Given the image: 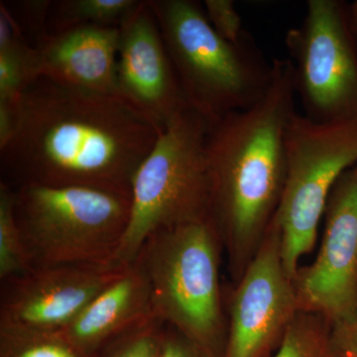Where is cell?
Returning <instances> with one entry per match:
<instances>
[{
	"instance_id": "obj_1",
	"label": "cell",
	"mask_w": 357,
	"mask_h": 357,
	"mask_svg": "<svg viewBox=\"0 0 357 357\" xmlns=\"http://www.w3.org/2000/svg\"><path fill=\"white\" fill-rule=\"evenodd\" d=\"M15 128L0 148L1 181L89 187L130 196L136 171L163 132L121 96L40 76L15 103Z\"/></svg>"
},
{
	"instance_id": "obj_2",
	"label": "cell",
	"mask_w": 357,
	"mask_h": 357,
	"mask_svg": "<svg viewBox=\"0 0 357 357\" xmlns=\"http://www.w3.org/2000/svg\"><path fill=\"white\" fill-rule=\"evenodd\" d=\"M267 93L248 109L210 121L211 218L222 239L231 285L255 257L280 204L296 112L293 64L272 60Z\"/></svg>"
},
{
	"instance_id": "obj_3",
	"label": "cell",
	"mask_w": 357,
	"mask_h": 357,
	"mask_svg": "<svg viewBox=\"0 0 357 357\" xmlns=\"http://www.w3.org/2000/svg\"><path fill=\"white\" fill-rule=\"evenodd\" d=\"M223 256L222 239L210 218L157 231L134 261L149 282L155 317L211 357H223L227 345Z\"/></svg>"
},
{
	"instance_id": "obj_4",
	"label": "cell",
	"mask_w": 357,
	"mask_h": 357,
	"mask_svg": "<svg viewBox=\"0 0 357 357\" xmlns=\"http://www.w3.org/2000/svg\"><path fill=\"white\" fill-rule=\"evenodd\" d=\"M147 2L188 100L210 121L248 109L265 96L272 61L250 34L238 43L223 39L195 0Z\"/></svg>"
},
{
	"instance_id": "obj_5",
	"label": "cell",
	"mask_w": 357,
	"mask_h": 357,
	"mask_svg": "<svg viewBox=\"0 0 357 357\" xmlns=\"http://www.w3.org/2000/svg\"><path fill=\"white\" fill-rule=\"evenodd\" d=\"M208 128L210 119L191 107L164 129L132 178L130 215L112 264L135 261L160 230L211 218Z\"/></svg>"
},
{
	"instance_id": "obj_6",
	"label": "cell",
	"mask_w": 357,
	"mask_h": 357,
	"mask_svg": "<svg viewBox=\"0 0 357 357\" xmlns=\"http://www.w3.org/2000/svg\"><path fill=\"white\" fill-rule=\"evenodd\" d=\"M13 191L16 220L33 267L112 264L128 227L130 196L41 185Z\"/></svg>"
},
{
	"instance_id": "obj_7",
	"label": "cell",
	"mask_w": 357,
	"mask_h": 357,
	"mask_svg": "<svg viewBox=\"0 0 357 357\" xmlns=\"http://www.w3.org/2000/svg\"><path fill=\"white\" fill-rule=\"evenodd\" d=\"M285 185L273 222L281 232L286 270L295 278L314 250L338 178L357 163V121L317 124L294 114L289 122Z\"/></svg>"
},
{
	"instance_id": "obj_8",
	"label": "cell",
	"mask_w": 357,
	"mask_h": 357,
	"mask_svg": "<svg viewBox=\"0 0 357 357\" xmlns=\"http://www.w3.org/2000/svg\"><path fill=\"white\" fill-rule=\"evenodd\" d=\"M294 86L314 123L357 121V43L342 0H309L299 27L286 34Z\"/></svg>"
},
{
	"instance_id": "obj_9",
	"label": "cell",
	"mask_w": 357,
	"mask_h": 357,
	"mask_svg": "<svg viewBox=\"0 0 357 357\" xmlns=\"http://www.w3.org/2000/svg\"><path fill=\"white\" fill-rule=\"evenodd\" d=\"M227 338L223 357H270L301 312L295 282L282 256L281 232L272 220L257 252L227 289Z\"/></svg>"
},
{
	"instance_id": "obj_10",
	"label": "cell",
	"mask_w": 357,
	"mask_h": 357,
	"mask_svg": "<svg viewBox=\"0 0 357 357\" xmlns=\"http://www.w3.org/2000/svg\"><path fill=\"white\" fill-rule=\"evenodd\" d=\"M316 257L296 273L301 312L333 326L357 318V163L335 183Z\"/></svg>"
},
{
	"instance_id": "obj_11",
	"label": "cell",
	"mask_w": 357,
	"mask_h": 357,
	"mask_svg": "<svg viewBox=\"0 0 357 357\" xmlns=\"http://www.w3.org/2000/svg\"><path fill=\"white\" fill-rule=\"evenodd\" d=\"M126 267L114 264L33 267L1 281L0 330L61 333Z\"/></svg>"
},
{
	"instance_id": "obj_12",
	"label": "cell",
	"mask_w": 357,
	"mask_h": 357,
	"mask_svg": "<svg viewBox=\"0 0 357 357\" xmlns=\"http://www.w3.org/2000/svg\"><path fill=\"white\" fill-rule=\"evenodd\" d=\"M119 29L117 95L164 130L192 105L180 83L147 0L140 2Z\"/></svg>"
},
{
	"instance_id": "obj_13",
	"label": "cell",
	"mask_w": 357,
	"mask_h": 357,
	"mask_svg": "<svg viewBox=\"0 0 357 357\" xmlns=\"http://www.w3.org/2000/svg\"><path fill=\"white\" fill-rule=\"evenodd\" d=\"M119 37L121 29L114 26L79 25L49 32L34 46L40 76L74 88L119 96Z\"/></svg>"
},
{
	"instance_id": "obj_14",
	"label": "cell",
	"mask_w": 357,
	"mask_h": 357,
	"mask_svg": "<svg viewBox=\"0 0 357 357\" xmlns=\"http://www.w3.org/2000/svg\"><path fill=\"white\" fill-rule=\"evenodd\" d=\"M155 317L149 282L137 262L126 265L70 324L63 335L91 357L115 337Z\"/></svg>"
},
{
	"instance_id": "obj_15",
	"label": "cell",
	"mask_w": 357,
	"mask_h": 357,
	"mask_svg": "<svg viewBox=\"0 0 357 357\" xmlns=\"http://www.w3.org/2000/svg\"><path fill=\"white\" fill-rule=\"evenodd\" d=\"M137 0H61L52 3L49 32H58L79 25L121 27L139 6Z\"/></svg>"
},
{
	"instance_id": "obj_16",
	"label": "cell",
	"mask_w": 357,
	"mask_h": 357,
	"mask_svg": "<svg viewBox=\"0 0 357 357\" xmlns=\"http://www.w3.org/2000/svg\"><path fill=\"white\" fill-rule=\"evenodd\" d=\"M332 330L323 317L300 312L270 357H342L333 344Z\"/></svg>"
},
{
	"instance_id": "obj_17",
	"label": "cell",
	"mask_w": 357,
	"mask_h": 357,
	"mask_svg": "<svg viewBox=\"0 0 357 357\" xmlns=\"http://www.w3.org/2000/svg\"><path fill=\"white\" fill-rule=\"evenodd\" d=\"M14 191L0 182V280L32 269V262L14 210Z\"/></svg>"
},
{
	"instance_id": "obj_18",
	"label": "cell",
	"mask_w": 357,
	"mask_h": 357,
	"mask_svg": "<svg viewBox=\"0 0 357 357\" xmlns=\"http://www.w3.org/2000/svg\"><path fill=\"white\" fill-rule=\"evenodd\" d=\"M0 357H89L62 333L0 330Z\"/></svg>"
},
{
	"instance_id": "obj_19",
	"label": "cell",
	"mask_w": 357,
	"mask_h": 357,
	"mask_svg": "<svg viewBox=\"0 0 357 357\" xmlns=\"http://www.w3.org/2000/svg\"><path fill=\"white\" fill-rule=\"evenodd\" d=\"M166 325L156 317L115 337L91 357H160Z\"/></svg>"
},
{
	"instance_id": "obj_20",
	"label": "cell",
	"mask_w": 357,
	"mask_h": 357,
	"mask_svg": "<svg viewBox=\"0 0 357 357\" xmlns=\"http://www.w3.org/2000/svg\"><path fill=\"white\" fill-rule=\"evenodd\" d=\"M13 20L20 26L25 37H31L33 46L49 33V13L53 1L36 0V1H1Z\"/></svg>"
},
{
	"instance_id": "obj_21",
	"label": "cell",
	"mask_w": 357,
	"mask_h": 357,
	"mask_svg": "<svg viewBox=\"0 0 357 357\" xmlns=\"http://www.w3.org/2000/svg\"><path fill=\"white\" fill-rule=\"evenodd\" d=\"M203 6L213 29L223 39L238 43L249 34L232 0H204Z\"/></svg>"
},
{
	"instance_id": "obj_22",
	"label": "cell",
	"mask_w": 357,
	"mask_h": 357,
	"mask_svg": "<svg viewBox=\"0 0 357 357\" xmlns=\"http://www.w3.org/2000/svg\"><path fill=\"white\" fill-rule=\"evenodd\" d=\"M160 357H211L182 333L166 325Z\"/></svg>"
},
{
	"instance_id": "obj_23",
	"label": "cell",
	"mask_w": 357,
	"mask_h": 357,
	"mask_svg": "<svg viewBox=\"0 0 357 357\" xmlns=\"http://www.w3.org/2000/svg\"><path fill=\"white\" fill-rule=\"evenodd\" d=\"M332 337L340 356L357 357V318L333 326Z\"/></svg>"
},
{
	"instance_id": "obj_24",
	"label": "cell",
	"mask_w": 357,
	"mask_h": 357,
	"mask_svg": "<svg viewBox=\"0 0 357 357\" xmlns=\"http://www.w3.org/2000/svg\"><path fill=\"white\" fill-rule=\"evenodd\" d=\"M349 22H351L352 33L357 43V0L349 4Z\"/></svg>"
},
{
	"instance_id": "obj_25",
	"label": "cell",
	"mask_w": 357,
	"mask_h": 357,
	"mask_svg": "<svg viewBox=\"0 0 357 357\" xmlns=\"http://www.w3.org/2000/svg\"><path fill=\"white\" fill-rule=\"evenodd\" d=\"M345 357H349V356H345Z\"/></svg>"
}]
</instances>
